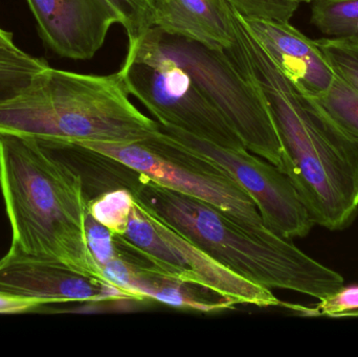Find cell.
Segmentation results:
<instances>
[{
    "instance_id": "obj_16",
    "label": "cell",
    "mask_w": 358,
    "mask_h": 357,
    "mask_svg": "<svg viewBox=\"0 0 358 357\" xmlns=\"http://www.w3.org/2000/svg\"><path fill=\"white\" fill-rule=\"evenodd\" d=\"M48 65L18 48H0V102L14 98Z\"/></svg>"
},
{
    "instance_id": "obj_23",
    "label": "cell",
    "mask_w": 358,
    "mask_h": 357,
    "mask_svg": "<svg viewBox=\"0 0 358 357\" xmlns=\"http://www.w3.org/2000/svg\"><path fill=\"white\" fill-rule=\"evenodd\" d=\"M46 305L48 304L41 300L29 299L0 291V314H24L35 312Z\"/></svg>"
},
{
    "instance_id": "obj_15",
    "label": "cell",
    "mask_w": 358,
    "mask_h": 357,
    "mask_svg": "<svg viewBox=\"0 0 358 357\" xmlns=\"http://www.w3.org/2000/svg\"><path fill=\"white\" fill-rule=\"evenodd\" d=\"M311 23L327 38H358V0H315Z\"/></svg>"
},
{
    "instance_id": "obj_14",
    "label": "cell",
    "mask_w": 358,
    "mask_h": 357,
    "mask_svg": "<svg viewBox=\"0 0 358 357\" xmlns=\"http://www.w3.org/2000/svg\"><path fill=\"white\" fill-rule=\"evenodd\" d=\"M153 27L169 35L227 50L235 42L231 8L224 0H153Z\"/></svg>"
},
{
    "instance_id": "obj_3",
    "label": "cell",
    "mask_w": 358,
    "mask_h": 357,
    "mask_svg": "<svg viewBox=\"0 0 358 357\" xmlns=\"http://www.w3.org/2000/svg\"><path fill=\"white\" fill-rule=\"evenodd\" d=\"M136 176L125 187L142 207L243 278L319 300L344 286L342 275L305 254L292 239L248 232L199 199Z\"/></svg>"
},
{
    "instance_id": "obj_2",
    "label": "cell",
    "mask_w": 358,
    "mask_h": 357,
    "mask_svg": "<svg viewBox=\"0 0 358 357\" xmlns=\"http://www.w3.org/2000/svg\"><path fill=\"white\" fill-rule=\"evenodd\" d=\"M0 189L12 228L8 252L106 282L88 245V199L75 168L34 138L0 133Z\"/></svg>"
},
{
    "instance_id": "obj_5",
    "label": "cell",
    "mask_w": 358,
    "mask_h": 357,
    "mask_svg": "<svg viewBox=\"0 0 358 357\" xmlns=\"http://www.w3.org/2000/svg\"><path fill=\"white\" fill-rule=\"evenodd\" d=\"M145 37L191 75L248 151L282 169L283 148L266 101L227 50L206 48L155 27Z\"/></svg>"
},
{
    "instance_id": "obj_17",
    "label": "cell",
    "mask_w": 358,
    "mask_h": 357,
    "mask_svg": "<svg viewBox=\"0 0 358 357\" xmlns=\"http://www.w3.org/2000/svg\"><path fill=\"white\" fill-rule=\"evenodd\" d=\"M134 201V194L126 187L113 189L88 201V213L113 234L122 235L127 226Z\"/></svg>"
},
{
    "instance_id": "obj_20",
    "label": "cell",
    "mask_w": 358,
    "mask_h": 357,
    "mask_svg": "<svg viewBox=\"0 0 358 357\" xmlns=\"http://www.w3.org/2000/svg\"><path fill=\"white\" fill-rule=\"evenodd\" d=\"M119 15L128 46L138 43L153 27V0H107Z\"/></svg>"
},
{
    "instance_id": "obj_11",
    "label": "cell",
    "mask_w": 358,
    "mask_h": 357,
    "mask_svg": "<svg viewBox=\"0 0 358 357\" xmlns=\"http://www.w3.org/2000/svg\"><path fill=\"white\" fill-rule=\"evenodd\" d=\"M44 44L55 54L90 60L119 15L107 0H27Z\"/></svg>"
},
{
    "instance_id": "obj_24",
    "label": "cell",
    "mask_w": 358,
    "mask_h": 357,
    "mask_svg": "<svg viewBox=\"0 0 358 357\" xmlns=\"http://www.w3.org/2000/svg\"><path fill=\"white\" fill-rule=\"evenodd\" d=\"M0 48H16V44L13 41L12 33L4 31L0 27Z\"/></svg>"
},
{
    "instance_id": "obj_22",
    "label": "cell",
    "mask_w": 358,
    "mask_h": 357,
    "mask_svg": "<svg viewBox=\"0 0 358 357\" xmlns=\"http://www.w3.org/2000/svg\"><path fill=\"white\" fill-rule=\"evenodd\" d=\"M309 316H326L330 318H358V285L343 286L336 293L320 300Z\"/></svg>"
},
{
    "instance_id": "obj_25",
    "label": "cell",
    "mask_w": 358,
    "mask_h": 357,
    "mask_svg": "<svg viewBox=\"0 0 358 357\" xmlns=\"http://www.w3.org/2000/svg\"><path fill=\"white\" fill-rule=\"evenodd\" d=\"M300 3H313L315 0H298Z\"/></svg>"
},
{
    "instance_id": "obj_13",
    "label": "cell",
    "mask_w": 358,
    "mask_h": 357,
    "mask_svg": "<svg viewBox=\"0 0 358 357\" xmlns=\"http://www.w3.org/2000/svg\"><path fill=\"white\" fill-rule=\"evenodd\" d=\"M107 282L123 291L131 300L151 299L170 307L215 312L229 309L231 302L210 289L180 282L157 274L117 252V257L101 268Z\"/></svg>"
},
{
    "instance_id": "obj_21",
    "label": "cell",
    "mask_w": 358,
    "mask_h": 357,
    "mask_svg": "<svg viewBox=\"0 0 358 357\" xmlns=\"http://www.w3.org/2000/svg\"><path fill=\"white\" fill-rule=\"evenodd\" d=\"M245 20L290 22L300 2L298 0H224Z\"/></svg>"
},
{
    "instance_id": "obj_7",
    "label": "cell",
    "mask_w": 358,
    "mask_h": 357,
    "mask_svg": "<svg viewBox=\"0 0 358 357\" xmlns=\"http://www.w3.org/2000/svg\"><path fill=\"white\" fill-rule=\"evenodd\" d=\"M119 71L128 94L136 96L159 123L225 148H245L191 75L145 36L138 43L128 46Z\"/></svg>"
},
{
    "instance_id": "obj_12",
    "label": "cell",
    "mask_w": 358,
    "mask_h": 357,
    "mask_svg": "<svg viewBox=\"0 0 358 357\" xmlns=\"http://www.w3.org/2000/svg\"><path fill=\"white\" fill-rule=\"evenodd\" d=\"M243 21L280 69L294 83L313 96L329 89L336 75L315 40L307 37L290 22Z\"/></svg>"
},
{
    "instance_id": "obj_1",
    "label": "cell",
    "mask_w": 358,
    "mask_h": 357,
    "mask_svg": "<svg viewBox=\"0 0 358 357\" xmlns=\"http://www.w3.org/2000/svg\"><path fill=\"white\" fill-rule=\"evenodd\" d=\"M235 42L227 50L266 101L283 148L282 171L313 222L348 228L358 212V140L278 66L231 8Z\"/></svg>"
},
{
    "instance_id": "obj_6",
    "label": "cell",
    "mask_w": 358,
    "mask_h": 357,
    "mask_svg": "<svg viewBox=\"0 0 358 357\" xmlns=\"http://www.w3.org/2000/svg\"><path fill=\"white\" fill-rule=\"evenodd\" d=\"M115 161L151 182L199 199L262 237L275 236L250 195L222 170L187 154L162 136L144 142L73 144Z\"/></svg>"
},
{
    "instance_id": "obj_19",
    "label": "cell",
    "mask_w": 358,
    "mask_h": 357,
    "mask_svg": "<svg viewBox=\"0 0 358 357\" xmlns=\"http://www.w3.org/2000/svg\"><path fill=\"white\" fill-rule=\"evenodd\" d=\"M334 73L358 94V38L315 40Z\"/></svg>"
},
{
    "instance_id": "obj_8",
    "label": "cell",
    "mask_w": 358,
    "mask_h": 357,
    "mask_svg": "<svg viewBox=\"0 0 358 357\" xmlns=\"http://www.w3.org/2000/svg\"><path fill=\"white\" fill-rule=\"evenodd\" d=\"M115 236L142 258L147 263L144 266L149 270L180 282L210 289L234 305L286 306L271 289L225 268L136 201L125 231Z\"/></svg>"
},
{
    "instance_id": "obj_4",
    "label": "cell",
    "mask_w": 358,
    "mask_h": 357,
    "mask_svg": "<svg viewBox=\"0 0 358 357\" xmlns=\"http://www.w3.org/2000/svg\"><path fill=\"white\" fill-rule=\"evenodd\" d=\"M159 132V122L132 104L120 71L83 75L48 66L20 94L0 102V133L45 146L138 143Z\"/></svg>"
},
{
    "instance_id": "obj_18",
    "label": "cell",
    "mask_w": 358,
    "mask_h": 357,
    "mask_svg": "<svg viewBox=\"0 0 358 357\" xmlns=\"http://www.w3.org/2000/svg\"><path fill=\"white\" fill-rule=\"evenodd\" d=\"M315 96L341 127L358 140L357 92L336 75L329 89Z\"/></svg>"
},
{
    "instance_id": "obj_9",
    "label": "cell",
    "mask_w": 358,
    "mask_h": 357,
    "mask_svg": "<svg viewBox=\"0 0 358 357\" xmlns=\"http://www.w3.org/2000/svg\"><path fill=\"white\" fill-rule=\"evenodd\" d=\"M170 144L229 174L252 199L267 226L284 238L305 237L315 222L292 180L277 166L246 148H225L159 123Z\"/></svg>"
},
{
    "instance_id": "obj_10",
    "label": "cell",
    "mask_w": 358,
    "mask_h": 357,
    "mask_svg": "<svg viewBox=\"0 0 358 357\" xmlns=\"http://www.w3.org/2000/svg\"><path fill=\"white\" fill-rule=\"evenodd\" d=\"M0 291L57 303H104L131 300L115 285L67 266L8 252L0 261Z\"/></svg>"
}]
</instances>
